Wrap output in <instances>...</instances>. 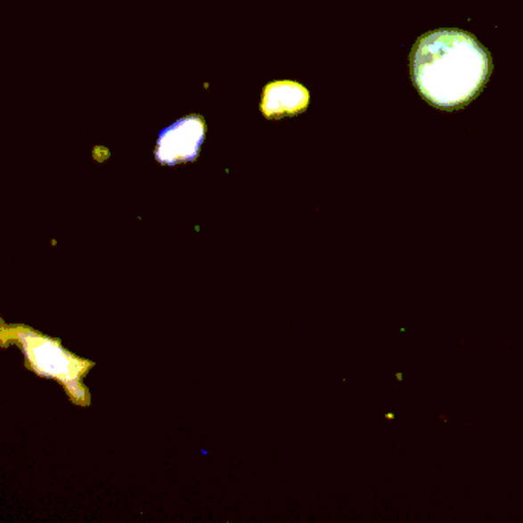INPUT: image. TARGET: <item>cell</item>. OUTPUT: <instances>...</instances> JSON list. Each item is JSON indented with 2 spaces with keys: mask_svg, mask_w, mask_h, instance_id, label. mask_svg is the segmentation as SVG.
I'll list each match as a JSON object with an SVG mask.
<instances>
[{
  "mask_svg": "<svg viewBox=\"0 0 523 523\" xmlns=\"http://www.w3.org/2000/svg\"><path fill=\"white\" fill-rule=\"evenodd\" d=\"M412 76L429 105L457 110L479 94L490 78L488 51L471 34L437 29L414 45L410 57Z\"/></svg>",
  "mask_w": 523,
  "mask_h": 523,
  "instance_id": "cell-1",
  "label": "cell"
},
{
  "mask_svg": "<svg viewBox=\"0 0 523 523\" xmlns=\"http://www.w3.org/2000/svg\"><path fill=\"white\" fill-rule=\"evenodd\" d=\"M12 339L22 348L29 369L44 378L59 380L71 396L72 403L88 405V390L83 387L82 378L93 367V363L68 352L57 339L46 338L27 327L12 329Z\"/></svg>",
  "mask_w": 523,
  "mask_h": 523,
  "instance_id": "cell-2",
  "label": "cell"
},
{
  "mask_svg": "<svg viewBox=\"0 0 523 523\" xmlns=\"http://www.w3.org/2000/svg\"><path fill=\"white\" fill-rule=\"evenodd\" d=\"M206 137V120L200 114H189L159 134L155 143V160L160 165L191 163L200 157Z\"/></svg>",
  "mask_w": 523,
  "mask_h": 523,
  "instance_id": "cell-3",
  "label": "cell"
},
{
  "mask_svg": "<svg viewBox=\"0 0 523 523\" xmlns=\"http://www.w3.org/2000/svg\"><path fill=\"white\" fill-rule=\"evenodd\" d=\"M310 105V91L295 80H275L266 85L259 110L267 120L301 114Z\"/></svg>",
  "mask_w": 523,
  "mask_h": 523,
  "instance_id": "cell-4",
  "label": "cell"
}]
</instances>
